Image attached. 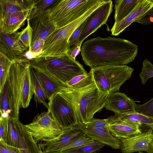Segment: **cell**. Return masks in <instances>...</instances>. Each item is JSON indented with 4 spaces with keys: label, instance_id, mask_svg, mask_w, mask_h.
Returning <instances> with one entry per match:
<instances>
[{
    "label": "cell",
    "instance_id": "cell-43",
    "mask_svg": "<svg viewBox=\"0 0 153 153\" xmlns=\"http://www.w3.org/2000/svg\"><path fill=\"white\" fill-rule=\"evenodd\" d=\"M65 153L64 152H48V153Z\"/></svg>",
    "mask_w": 153,
    "mask_h": 153
},
{
    "label": "cell",
    "instance_id": "cell-40",
    "mask_svg": "<svg viewBox=\"0 0 153 153\" xmlns=\"http://www.w3.org/2000/svg\"><path fill=\"white\" fill-rule=\"evenodd\" d=\"M0 153H20L19 148L0 141Z\"/></svg>",
    "mask_w": 153,
    "mask_h": 153
},
{
    "label": "cell",
    "instance_id": "cell-19",
    "mask_svg": "<svg viewBox=\"0 0 153 153\" xmlns=\"http://www.w3.org/2000/svg\"><path fill=\"white\" fill-rule=\"evenodd\" d=\"M36 0H0V22L11 14L24 10H31L35 7Z\"/></svg>",
    "mask_w": 153,
    "mask_h": 153
},
{
    "label": "cell",
    "instance_id": "cell-2",
    "mask_svg": "<svg viewBox=\"0 0 153 153\" xmlns=\"http://www.w3.org/2000/svg\"><path fill=\"white\" fill-rule=\"evenodd\" d=\"M29 60L31 68L50 75L66 84L74 77L88 73L83 65L69 54L35 56Z\"/></svg>",
    "mask_w": 153,
    "mask_h": 153
},
{
    "label": "cell",
    "instance_id": "cell-26",
    "mask_svg": "<svg viewBox=\"0 0 153 153\" xmlns=\"http://www.w3.org/2000/svg\"><path fill=\"white\" fill-rule=\"evenodd\" d=\"M30 75L33 89L34 94V100L36 102L42 103L48 108V103L44 90L39 81L34 69L30 68Z\"/></svg>",
    "mask_w": 153,
    "mask_h": 153
},
{
    "label": "cell",
    "instance_id": "cell-18",
    "mask_svg": "<svg viewBox=\"0 0 153 153\" xmlns=\"http://www.w3.org/2000/svg\"><path fill=\"white\" fill-rule=\"evenodd\" d=\"M34 70L48 100L55 94L64 93L71 90L67 84L53 77L40 71Z\"/></svg>",
    "mask_w": 153,
    "mask_h": 153
},
{
    "label": "cell",
    "instance_id": "cell-34",
    "mask_svg": "<svg viewBox=\"0 0 153 153\" xmlns=\"http://www.w3.org/2000/svg\"><path fill=\"white\" fill-rule=\"evenodd\" d=\"M9 115L1 113L0 118V141L6 143L8 128Z\"/></svg>",
    "mask_w": 153,
    "mask_h": 153
},
{
    "label": "cell",
    "instance_id": "cell-32",
    "mask_svg": "<svg viewBox=\"0 0 153 153\" xmlns=\"http://www.w3.org/2000/svg\"><path fill=\"white\" fill-rule=\"evenodd\" d=\"M153 77V65L147 59L143 61L142 68L139 74L141 83L145 84L149 79Z\"/></svg>",
    "mask_w": 153,
    "mask_h": 153
},
{
    "label": "cell",
    "instance_id": "cell-44",
    "mask_svg": "<svg viewBox=\"0 0 153 153\" xmlns=\"http://www.w3.org/2000/svg\"><path fill=\"white\" fill-rule=\"evenodd\" d=\"M149 128H151L153 130V124L149 126Z\"/></svg>",
    "mask_w": 153,
    "mask_h": 153
},
{
    "label": "cell",
    "instance_id": "cell-30",
    "mask_svg": "<svg viewBox=\"0 0 153 153\" xmlns=\"http://www.w3.org/2000/svg\"><path fill=\"white\" fill-rule=\"evenodd\" d=\"M12 63L8 58L0 52V91L9 75Z\"/></svg>",
    "mask_w": 153,
    "mask_h": 153
},
{
    "label": "cell",
    "instance_id": "cell-38",
    "mask_svg": "<svg viewBox=\"0 0 153 153\" xmlns=\"http://www.w3.org/2000/svg\"><path fill=\"white\" fill-rule=\"evenodd\" d=\"M110 121L109 117L104 119L94 118L86 124L96 127L108 128Z\"/></svg>",
    "mask_w": 153,
    "mask_h": 153
},
{
    "label": "cell",
    "instance_id": "cell-21",
    "mask_svg": "<svg viewBox=\"0 0 153 153\" xmlns=\"http://www.w3.org/2000/svg\"><path fill=\"white\" fill-rule=\"evenodd\" d=\"M19 139L20 153H43L40 146L28 132L25 125L18 119L16 120Z\"/></svg>",
    "mask_w": 153,
    "mask_h": 153
},
{
    "label": "cell",
    "instance_id": "cell-4",
    "mask_svg": "<svg viewBox=\"0 0 153 153\" xmlns=\"http://www.w3.org/2000/svg\"><path fill=\"white\" fill-rule=\"evenodd\" d=\"M78 100L76 91L71 88L66 93L53 94L49 100L48 111L63 131L78 123Z\"/></svg>",
    "mask_w": 153,
    "mask_h": 153
},
{
    "label": "cell",
    "instance_id": "cell-36",
    "mask_svg": "<svg viewBox=\"0 0 153 153\" xmlns=\"http://www.w3.org/2000/svg\"><path fill=\"white\" fill-rule=\"evenodd\" d=\"M93 140L86 136H85L78 139L63 149L61 151L79 147L88 144L93 142Z\"/></svg>",
    "mask_w": 153,
    "mask_h": 153
},
{
    "label": "cell",
    "instance_id": "cell-6",
    "mask_svg": "<svg viewBox=\"0 0 153 153\" xmlns=\"http://www.w3.org/2000/svg\"><path fill=\"white\" fill-rule=\"evenodd\" d=\"M134 69L126 65H109L91 68L94 82L99 91L109 94L119 92L121 86L130 79Z\"/></svg>",
    "mask_w": 153,
    "mask_h": 153
},
{
    "label": "cell",
    "instance_id": "cell-24",
    "mask_svg": "<svg viewBox=\"0 0 153 153\" xmlns=\"http://www.w3.org/2000/svg\"><path fill=\"white\" fill-rule=\"evenodd\" d=\"M109 118L110 124L120 121L129 122L139 123L149 127L153 124V118L136 112L132 113L115 114L114 115Z\"/></svg>",
    "mask_w": 153,
    "mask_h": 153
},
{
    "label": "cell",
    "instance_id": "cell-10",
    "mask_svg": "<svg viewBox=\"0 0 153 153\" xmlns=\"http://www.w3.org/2000/svg\"><path fill=\"white\" fill-rule=\"evenodd\" d=\"M112 1H106L96 9L87 18L82 27L79 44L106 23L113 11Z\"/></svg>",
    "mask_w": 153,
    "mask_h": 153
},
{
    "label": "cell",
    "instance_id": "cell-23",
    "mask_svg": "<svg viewBox=\"0 0 153 153\" xmlns=\"http://www.w3.org/2000/svg\"><path fill=\"white\" fill-rule=\"evenodd\" d=\"M31 10H26L12 14L3 21L0 22V32L12 34L16 32L24 25Z\"/></svg>",
    "mask_w": 153,
    "mask_h": 153
},
{
    "label": "cell",
    "instance_id": "cell-31",
    "mask_svg": "<svg viewBox=\"0 0 153 153\" xmlns=\"http://www.w3.org/2000/svg\"><path fill=\"white\" fill-rule=\"evenodd\" d=\"M32 29L27 20V25L20 32L17 33V39L29 52L31 48Z\"/></svg>",
    "mask_w": 153,
    "mask_h": 153
},
{
    "label": "cell",
    "instance_id": "cell-13",
    "mask_svg": "<svg viewBox=\"0 0 153 153\" xmlns=\"http://www.w3.org/2000/svg\"><path fill=\"white\" fill-rule=\"evenodd\" d=\"M85 136L76 126L63 131L56 137L39 145L43 153L61 151L74 141Z\"/></svg>",
    "mask_w": 153,
    "mask_h": 153
},
{
    "label": "cell",
    "instance_id": "cell-29",
    "mask_svg": "<svg viewBox=\"0 0 153 153\" xmlns=\"http://www.w3.org/2000/svg\"><path fill=\"white\" fill-rule=\"evenodd\" d=\"M105 145L99 142L94 141L91 143L79 147L62 152L65 153H93L104 147Z\"/></svg>",
    "mask_w": 153,
    "mask_h": 153
},
{
    "label": "cell",
    "instance_id": "cell-39",
    "mask_svg": "<svg viewBox=\"0 0 153 153\" xmlns=\"http://www.w3.org/2000/svg\"><path fill=\"white\" fill-rule=\"evenodd\" d=\"M136 22L144 25H149L153 23V10L151 9Z\"/></svg>",
    "mask_w": 153,
    "mask_h": 153
},
{
    "label": "cell",
    "instance_id": "cell-9",
    "mask_svg": "<svg viewBox=\"0 0 153 153\" xmlns=\"http://www.w3.org/2000/svg\"><path fill=\"white\" fill-rule=\"evenodd\" d=\"M25 126L37 143L53 139L63 131L48 111L38 114L32 122Z\"/></svg>",
    "mask_w": 153,
    "mask_h": 153
},
{
    "label": "cell",
    "instance_id": "cell-28",
    "mask_svg": "<svg viewBox=\"0 0 153 153\" xmlns=\"http://www.w3.org/2000/svg\"><path fill=\"white\" fill-rule=\"evenodd\" d=\"M16 119L9 118L6 143L9 145L19 148V139L16 128Z\"/></svg>",
    "mask_w": 153,
    "mask_h": 153
},
{
    "label": "cell",
    "instance_id": "cell-41",
    "mask_svg": "<svg viewBox=\"0 0 153 153\" xmlns=\"http://www.w3.org/2000/svg\"><path fill=\"white\" fill-rule=\"evenodd\" d=\"M45 43V41L43 39L36 41L31 45L29 52L33 54H37L38 55L42 51Z\"/></svg>",
    "mask_w": 153,
    "mask_h": 153
},
{
    "label": "cell",
    "instance_id": "cell-37",
    "mask_svg": "<svg viewBox=\"0 0 153 153\" xmlns=\"http://www.w3.org/2000/svg\"><path fill=\"white\" fill-rule=\"evenodd\" d=\"M86 19L76 29L71 35L69 40V43L70 46L72 45L76 46L79 45V36L82 27Z\"/></svg>",
    "mask_w": 153,
    "mask_h": 153
},
{
    "label": "cell",
    "instance_id": "cell-42",
    "mask_svg": "<svg viewBox=\"0 0 153 153\" xmlns=\"http://www.w3.org/2000/svg\"><path fill=\"white\" fill-rule=\"evenodd\" d=\"M82 43L79 44L76 46H74L72 49H71L70 55L73 59L76 60L75 58L78 55L80 51H81V46Z\"/></svg>",
    "mask_w": 153,
    "mask_h": 153
},
{
    "label": "cell",
    "instance_id": "cell-7",
    "mask_svg": "<svg viewBox=\"0 0 153 153\" xmlns=\"http://www.w3.org/2000/svg\"><path fill=\"white\" fill-rule=\"evenodd\" d=\"M88 11L81 16L68 25L56 28L45 41L41 52L36 56H53L70 54L71 48L69 40L76 29L91 14Z\"/></svg>",
    "mask_w": 153,
    "mask_h": 153
},
{
    "label": "cell",
    "instance_id": "cell-35",
    "mask_svg": "<svg viewBox=\"0 0 153 153\" xmlns=\"http://www.w3.org/2000/svg\"><path fill=\"white\" fill-rule=\"evenodd\" d=\"M56 0H36L35 7L31 11L29 16L34 15L48 9Z\"/></svg>",
    "mask_w": 153,
    "mask_h": 153
},
{
    "label": "cell",
    "instance_id": "cell-14",
    "mask_svg": "<svg viewBox=\"0 0 153 153\" xmlns=\"http://www.w3.org/2000/svg\"><path fill=\"white\" fill-rule=\"evenodd\" d=\"M27 51L18 40L16 32L7 34L0 32V52L12 62L27 58L25 53Z\"/></svg>",
    "mask_w": 153,
    "mask_h": 153
},
{
    "label": "cell",
    "instance_id": "cell-1",
    "mask_svg": "<svg viewBox=\"0 0 153 153\" xmlns=\"http://www.w3.org/2000/svg\"><path fill=\"white\" fill-rule=\"evenodd\" d=\"M137 45L122 38L98 37L84 42L82 59L91 68L109 65H126L136 56Z\"/></svg>",
    "mask_w": 153,
    "mask_h": 153
},
{
    "label": "cell",
    "instance_id": "cell-17",
    "mask_svg": "<svg viewBox=\"0 0 153 153\" xmlns=\"http://www.w3.org/2000/svg\"><path fill=\"white\" fill-rule=\"evenodd\" d=\"M136 101L124 93L119 92L109 94L106 98L105 107L115 114L136 112Z\"/></svg>",
    "mask_w": 153,
    "mask_h": 153
},
{
    "label": "cell",
    "instance_id": "cell-11",
    "mask_svg": "<svg viewBox=\"0 0 153 153\" xmlns=\"http://www.w3.org/2000/svg\"><path fill=\"white\" fill-rule=\"evenodd\" d=\"M121 141L120 149L122 153L137 152L153 153V130L151 128Z\"/></svg>",
    "mask_w": 153,
    "mask_h": 153
},
{
    "label": "cell",
    "instance_id": "cell-5",
    "mask_svg": "<svg viewBox=\"0 0 153 153\" xmlns=\"http://www.w3.org/2000/svg\"><path fill=\"white\" fill-rule=\"evenodd\" d=\"M102 0H56L48 9L56 28L66 26L79 18Z\"/></svg>",
    "mask_w": 153,
    "mask_h": 153
},
{
    "label": "cell",
    "instance_id": "cell-12",
    "mask_svg": "<svg viewBox=\"0 0 153 153\" xmlns=\"http://www.w3.org/2000/svg\"><path fill=\"white\" fill-rule=\"evenodd\" d=\"M27 20L32 30L31 46L39 39L45 41L56 29L50 19L48 9L29 16Z\"/></svg>",
    "mask_w": 153,
    "mask_h": 153
},
{
    "label": "cell",
    "instance_id": "cell-22",
    "mask_svg": "<svg viewBox=\"0 0 153 153\" xmlns=\"http://www.w3.org/2000/svg\"><path fill=\"white\" fill-rule=\"evenodd\" d=\"M142 126L139 123L120 121L110 124L108 129L112 135L121 140L141 133L140 128Z\"/></svg>",
    "mask_w": 153,
    "mask_h": 153
},
{
    "label": "cell",
    "instance_id": "cell-15",
    "mask_svg": "<svg viewBox=\"0 0 153 153\" xmlns=\"http://www.w3.org/2000/svg\"><path fill=\"white\" fill-rule=\"evenodd\" d=\"M78 128L87 137L115 149L120 148L121 140L112 135L108 128L94 127L84 123H78Z\"/></svg>",
    "mask_w": 153,
    "mask_h": 153
},
{
    "label": "cell",
    "instance_id": "cell-8",
    "mask_svg": "<svg viewBox=\"0 0 153 153\" xmlns=\"http://www.w3.org/2000/svg\"><path fill=\"white\" fill-rule=\"evenodd\" d=\"M75 91L78 96V123L86 124L94 118L96 113L105 107L108 94L100 92L94 83Z\"/></svg>",
    "mask_w": 153,
    "mask_h": 153
},
{
    "label": "cell",
    "instance_id": "cell-27",
    "mask_svg": "<svg viewBox=\"0 0 153 153\" xmlns=\"http://www.w3.org/2000/svg\"><path fill=\"white\" fill-rule=\"evenodd\" d=\"M94 83L91 73L90 71L86 74L74 77L69 81L67 85L73 90H78Z\"/></svg>",
    "mask_w": 153,
    "mask_h": 153
},
{
    "label": "cell",
    "instance_id": "cell-16",
    "mask_svg": "<svg viewBox=\"0 0 153 153\" xmlns=\"http://www.w3.org/2000/svg\"><path fill=\"white\" fill-rule=\"evenodd\" d=\"M153 7V0H140L128 15L120 22L114 23L111 30V35H119L132 23L136 22Z\"/></svg>",
    "mask_w": 153,
    "mask_h": 153
},
{
    "label": "cell",
    "instance_id": "cell-45",
    "mask_svg": "<svg viewBox=\"0 0 153 153\" xmlns=\"http://www.w3.org/2000/svg\"><path fill=\"white\" fill-rule=\"evenodd\" d=\"M138 153H145L143 152H139Z\"/></svg>",
    "mask_w": 153,
    "mask_h": 153
},
{
    "label": "cell",
    "instance_id": "cell-25",
    "mask_svg": "<svg viewBox=\"0 0 153 153\" xmlns=\"http://www.w3.org/2000/svg\"><path fill=\"white\" fill-rule=\"evenodd\" d=\"M140 0H120L114 1V23L121 21L133 10Z\"/></svg>",
    "mask_w": 153,
    "mask_h": 153
},
{
    "label": "cell",
    "instance_id": "cell-3",
    "mask_svg": "<svg viewBox=\"0 0 153 153\" xmlns=\"http://www.w3.org/2000/svg\"><path fill=\"white\" fill-rule=\"evenodd\" d=\"M24 59L13 62L9 75L0 91V113L7 114L9 118L19 119L21 106V73Z\"/></svg>",
    "mask_w": 153,
    "mask_h": 153
},
{
    "label": "cell",
    "instance_id": "cell-20",
    "mask_svg": "<svg viewBox=\"0 0 153 153\" xmlns=\"http://www.w3.org/2000/svg\"><path fill=\"white\" fill-rule=\"evenodd\" d=\"M29 59H24L22 62L21 77V106L27 108L34 94L30 75Z\"/></svg>",
    "mask_w": 153,
    "mask_h": 153
},
{
    "label": "cell",
    "instance_id": "cell-33",
    "mask_svg": "<svg viewBox=\"0 0 153 153\" xmlns=\"http://www.w3.org/2000/svg\"><path fill=\"white\" fill-rule=\"evenodd\" d=\"M136 112L153 119V98L142 105L136 104Z\"/></svg>",
    "mask_w": 153,
    "mask_h": 153
}]
</instances>
